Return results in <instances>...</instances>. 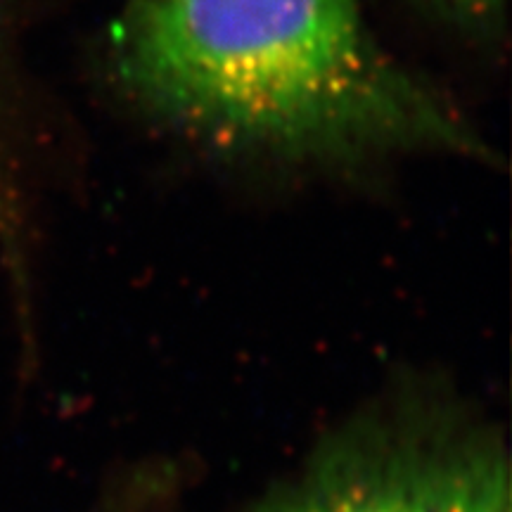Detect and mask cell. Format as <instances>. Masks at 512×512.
<instances>
[{"label": "cell", "mask_w": 512, "mask_h": 512, "mask_svg": "<svg viewBox=\"0 0 512 512\" xmlns=\"http://www.w3.org/2000/svg\"><path fill=\"white\" fill-rule=\"evenodd\" d=\"M456 15L470 17V19H489L494 17L503 0H437Z\"/></svg>", "instance_id": "cell-3"}, {"label": "cell", "mask_w": 512, "mask_h": 512, "mask_svg": "<svg viewBox=\"0 0 512 512\" xmlns=\"http://www.w3.org/2000/svg\"><path fill=\"white\" fill-rule=\"evenodd\" d=\"M5 195H8V190L3 185V166H0V221H5V216L10 214V209L5 207Z\"/></svg>", "instance_id": "cell-5"}, {"label": "cell", "mask_w": 512, "mask_h": 512, "mask_svg": "<svg viewBox=\"0 0 512 512\" xmlns=\"http://www.w3.org/2000/svg\"><path fill=\"white\" fill-rule=\"evenodd\" d=\"M143 494L145 491H126V496H119L117 501H112L102 512H140L145 508L143 501H140Z\"/></svg>", "instance_id": "cell-4"}, {"label": "cell", "mask_w": 512, "mask_h": 512, "mask_svg": "<svg viewBox=\"0 0 512 512\" xmlns=\"http://www.w3.org/2000/svg\"><path fill=\"white\" fill-rule=\"evenodd\" d=\"M117 72L147 110L230 150L477 152L370 34L358 0H133Z\"/></svg>", "instance_id": "cell-1"}, {"label": "cell", "mask_w": 512, "mask_h": 512, "mask_svg": "<svg viewBox=\"0 0 512 512\" xmlns=\"http://www.w3.org/2000/svg\"><path fill=\"white\" fill-rule=\"evenodd\" d=\"M256 512H510L508 458L475 422L392 411L325 441Z\"/></svg>", "instance_id": "cell-2"}]
</instances>
